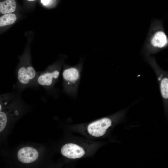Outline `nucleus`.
Here are the masks:
<instances>
[{
    "instance_id": "nucleus-1",
    "label": "nucleus",
    "mask_w": 168,
    "mask_h": 168,
    "mask_svg": "<svg viewBox=\"0 0 168 168\" xmlns=\"http://www.w3.org/2000/svg\"><path fill=\"white\" fill-rule=\"evenodd\" d=\"M84 62V59L82 58L74 66L64 65L63 66L62 75L64 92L73 96L77 94Z\"/></svg>"
},
{
    "instance_id": "nucleus-2",
    "label": "nucleus",
    "mask_w": 168,
    "mask_h": 168,
    "mask_svg": "<svg viewBox=\"0 0 168 168\" xmlns=\"http://www.w3.org/2000/svg\"><path fill=\"white\" fill-rule=\"evenodd\" d=\"M63 63L62 62H58L49 66L38 77V83L43 86H53L59 77Z\"/></svg>"
},
{
    "instance_id": "nucleus-3",
    "label": "nucleus",
    "mask_w": 168,
    "mask_h": 168,
    "mask_svg": "<svg viewBox=\"0 0 168 168\" xmlns=\"http://www.w3.org/2000/svg\"><path fill=\"white\" fill-rule=\"evenodd\" d=\"M148 62L156 74L162 98L168 100V73L161 69L154 60Z\"/></svg>"
},
{
    "instance_id": "nucleus-4",
    "label": "nucleus",
    "mask_w": 168,
    "mask_h": 168,
    "mask_svg": "<svg viewBox=\"0 0 168 168\" xmlns=\"http://www.w3.org/2000/svg\"><path fill=\"white\" fill-rule=\"evenodd\" d=\"M36 71L28 61L21 63L18 67L17 77L19 83L26 85L30 83L36 77Z\"/></svg>"
},
{
    "instance_id": "nucleus-5",
    "label": "nucleus",
    "mask_w": 168,
    "mask_h": 168,
    "mask_svg": "<svg viewBox=\"0 0 168 168\" xmlns=\"http://www.w3.org/2000/svg\"><path fill=\"white\" fill-rule=\"evenodd\" d=\"M111 124L110 119L105 118L90 124L87 129L88 133L92 136L100 137L105 134L107 129Z\"/></svg>"
},
{
    "instance_id": "nucleus-6",
    "label": "nucleus",
    "mask_w": 168,
    "mask_h": 168,
    "mask_svg": "<svg viewBox=\"0 0 168 168\" xmlns=\"http://www.w3.org/2000/svg\"><path fill=\"white\" fill-rule=\"evenodd\" d=\"M61 152L63 156L72 159L82 157L85 153L82 147L72 143H67L64 145L61 148Z\"/></svg>"
},
{
    "instance_id": "nucleus-7",
    "label": "nucleus",
    "mask_w": 168,
    "mask_h": 168,
    "mask_svg": "<svg viewBox=\"0 0 168 168\" xmlns=\"http://www.w3.org/2000/svg\"><path fill=\"white\" fill-rule=\"evenodd\" d=\"M38 156V152L30 147H25L20 149L18 152L17 158L21 162L24 163L32 162L37 159Z\"/></svg>"
},
{
    "instance_id": "nucleus-8",
    "label": "nucleus",
    "mask_w": 168,
    "mask_h": 168,
    "mask_svg": "<svg viewBox=\"0 0 168 168\" xmlns=\"http://www.w3.org/2000/svg\"><path fill=\"white\" fill-rule=\"evenodd\" d=\"M168 43L167 37L162 31L157 32L153 37L151 41L152 46L155 48H161L165 46Z\"/></svg>"
},
{
    "instance_id": "nucleus-9",
    "label": "nucleus",
    "mask_w": 168,
    "mask_h": 168,
    "mask_svg": "<svg viewBox=\"0 0 168 168\" xmlns=\"http://www.w3.org/2000/svg\"><path fill=\"white\" fill-rule=\"evenodd\" d=\"M16 8V3L15 0H6L0 2V12L2 14L13 12Z\"/></svg>"
},
{
    "instance_id": "nucleus-10",
    "label": "nucleus",
    "mask_w": 168,
    "mask_h": 168,
    "mask_svg": "<svg viewBox=\"0 0 168 168\" xmlns=\"http://www.w3.org/2000/svg\"><path fill=\"white\" fill-rule=\"evenodd\" d=\"M16 20V15L13 13L5 14L0 17V26L2 27L14 23Z\"/></svg>"
},
{
    "instance_id": "nucleus-11",
    "label": "nucleus",
    "mask_w": 168,
    "mask_h": 168,
    "mask_svg": "<svg viewBox=\"0 0 168 168\" xmlns=\"http://www.w3.org/2000/svg\"><path fill=\"white\" fill-rule=\"evenodd\" d=\"M7 117L5 113L3 111L0 112V132L4 128L7 123Z\"/></svg>"
},
{
    "instance_id": "nucleus-12",
    "label": "nucleus",
    "mask_w": 168,
    "mask_h": 168,
    "mask_svg": "<svg viewBox=\"0 0 168 168\" xmlns=\"http://www.w3.org/2000/svg\"><path fill=\"white\" fill-rule=\"evenodd\" d=\"M50 1V0H41V2L44 5H46L48 4L49 3Z\"/></svg>"
},
{
    "instance_id": "nucleus-13",
    "label": "nucleus",
    "mask_w": 168,
    "mask_h": 168,
    "mask_svg": "<svg viewBox=\"0 0 168 168\" xmlns=\"http://www.w3.org/2000/svg\"><path fill=\"white\" fill-rule=\"evenodd\" d=\"M27 0L29 1H35V0Z\"/></svg>"
}]
</instances>
